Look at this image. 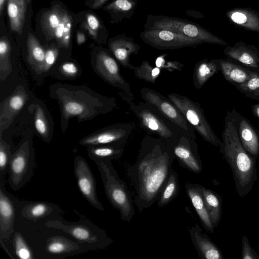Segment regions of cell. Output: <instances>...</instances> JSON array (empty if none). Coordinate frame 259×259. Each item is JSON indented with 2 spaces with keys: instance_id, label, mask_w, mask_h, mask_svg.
Masks as SVG:
<instances>
[{
  "instance_id": "20",
  "label": "cell",
  "mask_w": 259,
  "mask_h": 259,
  "mask_svg": "<svg viewBox=\"0 0 259 259\" xmlns=\"http://www.w3.org/2000/svg\"><path fill=\"white\" fill-rule=\"evenodd\" d=\"M187 194L197 212L203 228L212 233L214 230L209 214L206 208L200 185L187 182L185 185Z\"/></svg>"
},
{
  "instance_id": "48",
  "label": "cell",
  "mask_w": 259,
  "mask_h": 259,
  "mask_svg": "<svg viewBox=\"0 0 259 259\" xmlns=\"http://www.w3.org/2000/svg\"><path fill=\"white\" fill-rule=\"evenodd\" d=\"M186 13L189 16L195 18H202L204 17L201 13L192 10H187Z\"/></svg>"
},
{
  "instance_id": "10",
  "label": "cell",
  "mask_w": 259,
  "mask_h": 259,
  "mask_svg": "<svg viewBox=\"0 0 259 259\" xmlns=\"http://www.w3.org/2000/svg\"><path fill=\"white\" fill-rule=\"evenodd\" d=\"M142 98L156 107L167 119L177 125L187 136L196 140L195 130L187 121L178 107L167 98L157 91L143 88L140 91Z\"/></svg>"
},
{
  "instance_id": "54",
  "label": "cell",
  "mask_w": 259,
  "mask_h": 259,
  "mask_svg": "<svg viewBox=\"0 0 259 259\" xmlns=\"http://www.w3.org/2000/svg\"><path fill=\"white\" fill-rule=\"evenodd\" d=\"M26 1L27 2V3H29L30 0H26Z\"/></svg>"
},
{
  "instance_id": "40",
  "label": "cell",
  "mask_w": 259,
  "mask_h": 259,
  "mask_svg": "<svg viewBox=\"0 0 259 259\" xmlns=\"http://www.w3.org/2000/svg\"><path fill=\"white\" fill-rule=\"evenodd\" d=\"M34 125L39 134L47 139L48 137L49 126L44 110L38 105L36 106L34 114Z\"/></svg>"
},
{
  "instance_id": "47",
  "label": "cell",
  "mask_w": 259,
  "mask_h": 259,
  "mask_svg": "<svg viewBox=\"0 0 259 259\" xmlns=\"http://www.w3.org/2000/svg\"><path fill=\"white\" fill-rule=\"evenodd\" d=\"M68 16L67 13H66L65 15L62 22L59 24L58 27L56 30L55 34V38L57 39L58 43L59 44L62 39L64 29L65 25V22L66 20L67 17Z\"/></svg>"
},
{
  "instance_id": "29",
  "label": "cell",
  "mask_w": 259,
  "mask_h": 259,
  "mask_svg": "<svg viewBox=\"0 0 259 259\" xmlns=\"http://www.w3.org/2000/svg\"><path fill=\"white\" fill-rule=\"evenodd\" d=\"M66 13L57 5L51 10L44 13L41 19V25L42 31L47 37L55 38L56 30Z\"/></svg>"
},
{
  "instance_id": "31",
  "label": "cell",
  "mask_w": 259,
  "mask_h": 259,
  "mask_svg": "<svg viewBox=\"0 0 259 259\" xmlns=\"http://www.w3.org/2000/svg\"><path fill=\"white\" fill-rule=\"evenodd\" d=\"M57 206L53 203L43 201L32 202L22 209L21 215L29 220L36 222L53 213Z\"/></svg>"
},
{
  "instance_id": "2",
  "label": "cell",
  "mask_w": 259,
  "mask_h": 259,
  "mask_svg": "<svg viewBox=\"0 0 259 259\" xmlns=\"http://www.w3.org/2000/svg\"><path fill=\"white\" fill-rule=\"evenodd\" d=\"M222 138L223 145L219 150L231 168L238 195L243 198L258 180L256 160L241 144L231 111L225 117Z\"/></svg>"
},
{
  "instance_id": "16",
  "label": "cell",
  "mask_w": 259,
  "mask_h": 259,
  "mask_svg": "<svg viewBox=\"0 0 259 259\" xmlns=\"http://www.w3.org/2000/svg\"><path fill=\"white\" fill-rule=\"evenodd\" d=\"M233 115L237 133L245 150L255 160L259 156V132L252 123L235 109Z\"/></svg>"
},
{
  "instance_id": "41",
  "label": "cell",
  "mask_w": 259,
  "mask_h": 259,
  "mask_svg": "<svg viewBox=\"0 0 259 259\" xmlns=\"http://www.w3.org/2000/svg\"><path fill=\"white\" fill-rule=\"evenodd\" d=\"M166 54L158 56L155 60V65L160 69H165L170 72L174 70L181 71L184 64L177 61L165 59Z\"/></svg>"
},
{
  "instance_id": "34",
  "label": "cell",
  "mask_w": 259,
  "mask_h": 259,
  "mask_svg": "<svg viewBox=\"0 0 259 259\" xmlns=\"http://www.w3.org/2000/svg\"><path fill=\"white\" fill-rule=\"evenodd\" d=\"M179 190L178 174L172 170L157 200V206L162 207L167 205L178 196Z\"/></svg>"
},
{
  "instance_id": "42",
  "label": "cell",
  "mask_w": 259,
  "mask_h": 259,
  "mask_svg": "<svg viewBox=\"0 0 259 259\" xmlns=\"http://www.w3.org/2000/svg\"><path fill=\"white\" fill-rule=\"evenodd\" d=\"M82 26L89 31V33L96 38L98 35V32L101 28V24L98 18L92 14H87L86 19Z\"/></svg>"
},
{
  "instance_id": "46",
  "label": "cell",
  "mask_w": 259,
  "mask_h": 259,
  "mask_svg": "<svg viewBox=\"0 0 259 259\" xmlns=\"http://www.w3.org/2000/svg\"><path fill=\"white\" fill-rule=\"evenodd\" d=\"M62 71L66 75L70 76L75 75L78 72V68L72 62H66L61 66Z\"/></svg>"
},
{
  "instance_id": "25",
  "label": "cell",
  "mask_w": 259,
  "mask_h": 259,
  "mask_svg": "<svg viewBox=\"0 0 259 259\" xmlns=\"http://www.w3.org/2000/svg\"><path fill=\"white\" fill-rule=\"evenodd\" d=\"M220 71L219 59H203L195 64L193 81L197 89H201L206 81Z\"/></svg>"
},
{
  "instance_id": "23",
  "label": "cell",
  "mask_w": 259,
  "mask_h": 259,
  "mask_svg": "<svg viewBox=\"0 0 259 259\" xmlns=\"http://www.w3.org/2000/svg\"><path fill=\"white\" fill-rule=\"evenodd\" d=\"M219 69L225 78L236 87L245 82L251 75L247 66L241 65L230 59H219Z\"/></svg>"
},
{
  "instance_id": "55",
  "label": "cell",
  "mask_w": 259,
  "mask_h": 259,
  "mask_svg": "<svg viewBox=\"0 0 259 259\" xmlns=\"http://www.w3.org/2000/svg\"><path fill=\"white\" fill-rule=\"evenodd\" d=\"M258 251H259V242H258Z\"/></svg>"
},
{
  "instance_id": "18",
  "label": "cell",
  "mask_w": 259,
  "mask_h": 259,
  "mask_svg": "<svg viewBox=\"0 0 259 259\" xmlns=\"http://www.w3.org/2000/svg\"><path fill=\"white\" fill-rule=\"evenodd\" d=\"M224 53L228 59L236 61L244 66H259V50L254 45L240 40L232 46H227L224 49Z\"/></svg>"
},
{
  "instance_id": "28",
  "label": "cell",
  "mask_w": 259,
  "mask_h": 259,
  "mask_svg": "<svg viewBox=\"0 0 259 259\" xmlns=\"http://www.w3.org/2000/svg\"><path fill=\"white\" fill-rule=\"evenodd\" d=\"M206 208L213 227L219 224L222 217V199L220 195L211 190L200 185Z\"/></svg>"
},
{
  "instance_id": "12",
  "label": "cell",
  "mask_w": 259,
  "mask_h": 259,
  "mask_svg": "<svg viewBox=\"0 0 259 259\" xmlns=\"http://www.w3.org/2000/svg\"><path fill=\"white\" fill-rule=\"evenodd\" d=\"M134 122L114 124L91 134L79 141L83 146L112 145L123 146L136 128Z\"/></svg>"
},
{
  "instance_id": "19",
  "label": "cell",
  "mask_w": 259,
  "mask_h": 259,
  "mask_svg": "<svg viewBox=\"0 0 259 259\" xmlns=\"http://www.w3.org/2000/svg\"><path fill=\"white\" fill-rule=\"evenodd\" d=\"M191 241L198 254L203 259H224L220 249L211 240L208 235L203 233L196 223L189 229Z\"/></svg>"
},
{
  "instance_id": "33",
  "label": "cell",
  "mask_w": 259,
  "mask_h": 259,
  "mask_svg": "<svg viewBox=\"0 0 259 259\" xmlns=\"http://www.w3.org/2000/svg\"><path fill=\"white\" fill-rule=\"evenodd\" d=\"M247 68L251 71V75L249 78L244 83L235 87L246 97L258 101L259 66L257 67H247Z\"/></svg>"
},
{
  "instance_id": "49",
  "label": "cell",
  "mask_w": 259,
  "mask_h": 259,
  "mask_svg": "<svg viewBox=\"0 0 259 259\" xmlns=\"http://www.w3.org/2000/svg\"><path fill=\"white\" fill-rule=\"evenodd\" d=\"M108 0H95L93 5L92 9H99L104 5Z\"/></svg>"
},
{
  "instance_id": "13",
  "label": "cell",
  "mask_w": 259,
  "mask_h": 259,
  "mask_svg": "<svg viewBox=\"0 0 259 259\" xmlns=\"http://www.w3.org/2000/svg\"><path fill=\"white\" fill-rule=\"evenodd\" d=\"M74 172L78 187L83 197L93 207L104 211V208L97 196L94 176L87 161L80 156H77L74 159Z\"/></svg>"
},
{
  "instance_id": "32",
  "label": "cell",
  "mask_w": 259,
  "mask_h": 259,
  "mask_svg": "<svg viewBox=\"0 0 259 259\" xmlns=\"http://www.w3.org/2000/svg\"><path fill=\"white\" fill-rule=\"evenodd\" d=\"M124 147L112 145L89 146L88 155L93 160L118 159L122 155Z\"/></svg>"
},
{
  "instance_id": "50",
  "label": "cell",
  "mask_w": 259,
  "mask_h": 259,
  "mask_svg": "<svg viewBox=\"0 0 259 259\" xmlns=\"http://www.w3.org/2000/svg\"><path fill=\"white\" fill-rule=\"evenodd\" d=\"M251 109L252 114L259 119V103L253 104Z\"/></svg>"
},
{
  "instance_id": "43",
  "label": "cell",
  "mask_w": 259,
  "mask_h": 259,
  "mask_svg": "<svg viewBox=\"0 0 259 259\" xmlns=\"http://www.w3.org/2000/svg\"><path fill=\"white\" fill-rule=\"evenodd\" d=\"M241 259H259L256 252L251 246L248 237L243 235L242 238Z\"/></svg>"
},
{
  "instance_id": "38",
  "label": "cell",
  "mask_w": 259,
  "mask_h": 259,
  "mask_svg": "<svg viewBox=\"0 0 259 259\" xmlns=\"http://www.w3.org/2000/svg\"><path fill=\"white\" fill-rule=\"evenodd\" d=\"M13 244L16 255L21 259L34 258L32 251L21 233L16 232L13 236Z\"/></svg>"
},
{
  "instance_id": "26",
  "label": "cell",
  "mask_w": 259,
  "mask_h": 259,
  "mask_svg": "<svg viewBox=\"0 0 259 259\" xmlns=\"http://www.w3.org/2000/svg\"><path fill=\"white\" fill-rule=\"evenodd\" d=\"M137 6V0H113L104 10L110 14L112 23H118L123 18L131 20Z\"/></svg>"
},
{
  "instance_id": "37",
  "label": "cell",
  "mask_w": 259,
  "mask_h": 259,
  "mask_svg": "<svg viewBox=\"0 0 259 259\" xmlns=\"http://www.w3.org/2000/svg\"><path fill=\"white\" fill-rule=\"evenodd\" d=\"M63 112L67 118L71 116H80L85 115L88 106L84 102L76 100L66 99L63 101Z\"/></svg>"
},
{
  "instance_id": "45",
  "label": "cell",
  "mask_w": 259,
  "mask_h": 259,
  "mask_svg": "<svg viewBox=\"0 0 259 259\" xmlns=\"http://www.w3.org/2000/svg\"><path fill=\"white\" fill-rule=\"evenodd\" d=\"M72 26V18L70 16L67 17L64 29L63 37L59 45L63 47L68 48L70 44L71 29Z\"/></svg>"
},
{
  "instance_id": "22",
  "label": "cell",
  "mask_w": 259,
  "mask_h": 259,
  "mask_svg": "<svg viewBox=\"0 0 259 259\" xmlns=\"http://www.w3.org/2000/svg\"><path fill=\"white\" fill-rule=\"evenodd\" d=\"M88 250L87 246L61 236L50 237L46 245V251L53 255H74Z\"/></svg>"
},
{
  "instance_id": "14",
  "label": "cell",
  "mask_w": 259,
  "mask_h": 259,
  "mask_svg": "<svg viewBox=\"0 0 259 259\" xmlns=\"http://www.w3.org/2000/svg\"><path fill=\"white\" fill-rule=\"evenodd\" d=\"M171 147L175 159L181 166L196 174L201 172L202 164L196 139L181 134Z\"/></svg>"
},
{
  "instance_id": "27",
  "label": "cell",
  "mask_w": 259,
  "mask_h": 259,
  "mask_svg": "<svg viewBox=\"0 0 259 259\" xmlns=\"http://www.w3.org/2000/svg\"><path fill=\"white\" fill-rule=\"evenodd\" d=\"M7 10L11 29L21 34L26 12L25 0H7Z\"/></svg>"
},
{
  "instance_id": "9",
  "label": "cell",
  "mask_w": 259,
  "mask_h": 259,
  "mask_svg": "<svg viewBox=\"0 0 259 259\" xmlns=\"http://www.w3.org/2000/svg\"><path fill=\"white\" fill-rule=\"evenodd\" d=\"M95 67L97 72L108 83L117 88L119 94L130 104L134 96L131 87L120 73L119 62L108 52L101 50L96 55Z\"/></svg>"
},
{
  "instance_id": "15",
  "label": "cell",
  "mask_w": 259,
  "mask_h": 259,
  "mask_svg": "<svg viewBox=\"0 0 259 259\" xmlns=\"http://www.w3.org/2000/svg\"><path fill=\"white\" fill-rule=\"evenodd\" d=\"M108 48L115 58L124 68L134 70L136 66L130 62V56L137 55L140 46L135 42L134 38L122 33L110 39Z\"/></svg>"
},
{
  "instance_id": "11",
  "label": "cell",
  "mask_w": 259,
  "mask_h": 259,
  "mask_svg": "<svg viewBox=\"0 0 259 259\" xmlns=\"http://www.w3.org/2000/svg\"><path fill=\"white\" fill-rule=\"evenodd\" d=\"M140 37L145 43L158 50H175L203 44L199 39L159 29H145Z\"/></svg>"
},
{
  "instance_id": "35",
  "label": "cell",
  "mask_w": 259,
  "mask_h": 259,
  "mask_svg": "<svg viewBox=\"0 0 259 259\" xmlns=\"http://www.w3.org/2000/svg\"><path fill=\"white\" fill-rule=\"evenodd\" d=\"M134 71L138 78L154 84L160 73L161 69L144 60L140 66H136Z\"/></svg>"
},
{
  "instance_id": "8",
  "label": "cell",
  "mask_w": 259,
  "mask_h": 259,
  "mask_svg": "<svg viewBox=\"0 0 259 259\" xmlns=\"http://www.w3.org/2000/svg\"><path fill=\"white\" fill-rule=\"evenodd\" d=\"M35 167L32 146L25 141L12 154L9 165L8 182L15 191L25 185L33 175Z\"/></svg>"
},
{
  "instance_id": "36",
  "label": "cell",
  "mask_w": 259,
  "mask_h": 259,
  "mask_svg": "<svg viewBox=\"0 0 259 259\" xmlns=\"http://www.w3.org/2000/svg\"><path fill=\"white\" fill-rule=\"evenodd\" d=\"M11 45L9 39L3 36L0 40V70L1 78H5L11 71L10 56Z\"/></svg>"
},
{
  "instance_id": "53",
  "label": "cell",
  "mask_w": 259,
  "mask_h": 259,
  "mask_svg": "<svg viewBox=\"0 0 259 259\" xmlns=\"http://www.w3.org/2000/svg\"><path fill=\"white\" fill-rule=\"evenodd\" d=\"M6 0H0V14L2 15Z\"/></svg>"
},
{
  "instance_id": "1",
  "label": "cell",
  "mask_w": 259,
  "mask_h": 259,
  "mask_svg": "<svg viewBox=\"0 0 259 259\" xmlns=\"http://www.w3.org/2000/svg\"><path fill=\"white\" fill-rule=\"evenodd\" d=\"M175 159L171 146L163 140L148 134L143 138L135 163L125 166L134 203L140 211L157 201Z\"/></svg>"
},
{
  "instance_id": "30",
  "label": "cell",
  "mask_w": 259,
  "mask_h": 259,
  "mask_svg": "<svg viewBox=\"0 0 259 259\" xmlns=\"http://www.w3.org/2000/svg\"><path fill=\"white\" fill-rule=\"evenodd\" d=\"M28 61L32 67L37 72H44L45 52L37 39L29 33L27 39Z\"/></svg>"
},
{
  "instance_id": "7",
  "label": "cell",
  "mask_w": 259,
  "mask_h": 259,
  "mask_svg": "<svg viewBox=\"0 0 259 259\" xmlns=\"http://www.w3.org/2000/svg\"><path fill=\"white\" fill-rule=\"evenodd\" d=\"M167 97L178 107L187 121L205 141L219 148L222 147V141L207 121L204 110L199 103L175 93L168 94Z\"/></svg>"
},
{
  "instance_id": "51",
  "label": "cell",
  "mask_w": 259,
  "mask_h": 259,
  "mask_svg": "<svg viewBox=\"0 0 259 259\" xmlns=\"http://www.w3.org/2000/svg\"><path fill=\"white\" fill-rule=\"evenodd\" d=\"M3 239L0 238V245L2 248L4 249V250L6 252V253L9 255V256L12 258L14 259L15 257L13 256V255L12 254V253L10 252V250L7 248L6 245L3 241Z\"/></svg>"
},
{
  "instance_id": "6",
  "label": "cell",
  "mask_w": 259,
  "mask_h": 259,
  "mask_svg": "<svg viewBox=\"0 0 259 259\" xmlns=\"http://www.w3.org/2000/svg\"><path fill=\"white\" fill-rule=\"evenodd\" d=\"M144 28L169 30L199 39L203 43L228 45V43L224 40L201 25L185 19L149 14L147 16Z\"/></svg>"
},
{
  "instance_id": "24",
  "label": "cell",
  "mask_w": 259,
  "mask_h": 259,
  "mask_svg": "<svg viewBox=\"0 0 259 259\" xmlns=\"http://www.w3.org/2000/svg\"><path fill=\"white\" fill-rule=\"evenodd\" d=\"M27 100V94L23 89L15 91L4 102L1 109V126L8 123L21 110Z\"/></svg>"
},
{
  "instance_id": "17",
  "label": "cell",
  "mask_w": 259,
  "mask_h": 259,
  "mask_svg": "<svg viewBox=\"0 0 259 259\" xmlns=\"http://www.w3.org/2000/svg\"><path fill=\"white\" fill-rule=\"evenodd\" d=\"M5 179L0 180V238L8 239L14 231L15 206L12 197L6 191Z\"/></svg>"
},
{
  "instance_id": "44",
  "label": "cell",
  "mask_w": 259,
  "mask_h": 259,
  "mask_svg": "<svg viewBox=\"0 0 259 259\" xmlns=\"http://www.w3.org/2000/svg\"><path fill=\"white\" fill-rule=\"evenodd\" d=\"M58 55V50L52 47L45 52V66L44 72L48 71L55 62Z\"/></svg>"
},
{
  "instance_id": "52",
  "label": "cell",
  "mask_w": 259,
  "mask_h": 259,
  "mask_svg": "<svg viewBox=\"0 0 259 259\" xmlns=\"http://www.w3.org/2000/svg\"><path fill=\"white\" fill-rule=\"evenodd\" d=\"M76 40L78 45L83 44L85 40L84 34L81 32H78L76 35Z\"/></svg>"
},
{
  "instance_id": "3",
  "label": "cell",
  "mask_w": 259,
  "mask_h": 259,
  "mask_svg": "<svg viewBox=\"0 0 259 259\" xmlns=\"http://www.w3.org/2000/svg\"><path fill=\"white\" fill-rule=\"evenodd\" d=\"M110 160H96L102 180L106 196L111 204L119 210L121 219L130 222L135 210L134 200L125 183L119 177Z\"/></svg>"
},
{
  "instance_id": "4",
  "label": "cell",
  "mask_w": 259,
  "mask_h": 259,
  "mask_svg": "<svg viewBox=\"0 0 259 259\" xmlns=\"http://www.w3.org/2000/svg\"><path fill=\"white\" fill-rule=\"evenodd\" d=\"M129 105L140 127L148 135H156L170 146L180 135H186L154 106L146 102L138 104L132 102Z\"/></svg>"
},
{
  "instance_id": "39",
  "label": "cell",
  "mask_w": 259,
  "mask_h": 259,
  "mask_svg": "<svg viewBox=\"0 0 259 259\" xmlns=\"http://www.w3.org/2000/svg\"><path fill=\"white\" fill-rule=\"evenodd\" d=\"M10 146L1 139L0 142V180L5 178L9 171L10 162L12 155Z\"/></svg>"
},
{
  "instance_id": "21",
  "label": "cell",
  "mask_w": 259,
  "mask_h": 259,
  "mask_svg": "<svg viewBox=\"0 0 259 259\" xmlns=\"http://www.w3.org/2000/svg\"><path fill=\"white\" fill-rule=\"evenodd\" d=\"M226 16L234 25L259 32V12L249 8H237L228 11Z\"/></svg>"
},
{
  "instance_id": "5",
  "label": "cell",
  "mask_w": 259,
  "mask_h": 259,
  "mask_svg": "<svg viewBox=\"0 0 259 259\" xmlns=\"http://www.w3.org/2000/svg\"><path fill=\"white\" fill-rule=\"evenodd\" d=\"M73 211L79 217L77 222L50 220L45 225L66 233L90 250L105 249L113 243V240L108 236L105 230L92 223L83 214L75 210Z\"/></svg>"
}]
</instances>
